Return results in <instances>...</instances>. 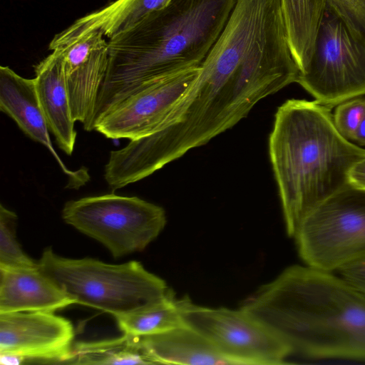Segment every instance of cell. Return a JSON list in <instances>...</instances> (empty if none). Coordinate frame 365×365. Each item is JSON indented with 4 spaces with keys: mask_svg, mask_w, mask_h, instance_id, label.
<instances>
[{
    "mask_svg": "<svg viewBox=\"0 0 365 365\" xmlns=\"http://www.w3.org/2000/svg\"><path fill=\"white\" fill-rule=\"evenodd\" d=\"M241 309L292 354L365 361V295L333 272L291 266Z\"/></svg>",
    "mask_w": 365,
    "mask_h": 365,
    "instance_id": "6da1fadb",
    "label": "cell"
},
{
    "mask_svg": "<svg viewBox=\"0 0 365 365\" xmlns=\"http://www.w3.org/2000/svg\"><path fill=\"white\" fill-rule=\"evenodd\" d=\"M235 0H171L110 38L108 64L93 125L110 108L153 81L201 65Z\"/></svg>",
    "mask_w": 365,
    "mask_h": 365,
    "instance_id": "7a4b0ae2",
    "label": "cell"
},
{
    "mask_svg": "<svg viewBox=\"0 0 365 365\" xmlns=\"http://www.w3.org/2000/svg\"><path fill=\"white\" fill-rule=\"evenodd\" d=\"M269 153L287 232L294 237L307 215L350 185L349 171L365 149L339 133L329 107L290 99L275 113Z\"/></svg>",
    "mask_w": 365,
    "mask_h": 365,
    "instance_id": "3957f363",
    "label": "cell"
},
{
    "mask_svg": "<svg viewBox=\"0 0 365 365\" xmlns=\"http://www.w3.org/2000/svg\"><path fill=\"white\" fill-rule=\"evenodd\" d=\"M38 263L76 304L113 316L155 303L173 293L163 279L135 260L112 264L88 257L66 258L48 247Z\"/></svg>",
    "mask_w": 365,
    "mask_h": 365,
    "instance_id": "277c9868",
    "label": "cell"
},
{
    "mask_svg": "<svg viewBox=\"0 0 365 365\" xmlns=\"http://www.w3.org/2000/svg\"><path fill=\"white\" fill-rule=\"evenodd\" d=\"M304 263L336 272L365 259V189L349 185L316 207L294 237Z\"/></svg>",
    "mask_w": 365,
    "mask_h": 365,
    "instance_id": "5b68a950",
    "label": "cell"
},
{
    "mask_svg": "<svg viewBox=\"0 0 365 365\" xmlns=\"http://www.w3.org/2000/svg\"><path fill=\"white\" fill-rule=\"evenodd\" d=\"M297 83L329 108L365 94V36L326 6L309 60Z\"/></svg>",
    "mask_w": 365,
    "mask_h": 365,
    "instance_id": "8992f818",
    "label": "cell"
},
{
    "mask_svg": "<svg viewBox=\"0 0 365 365\" xmlns=\"http://www.w3.org/2000/svg\"><path fill=\"white\" fill-rule=\"evenodd\" d=\"M62 218L103 245L115 258L143 250L166 223L160 206L114 193L68 201Z\"/></svg>",
    "mask_w": 365,
    "mask_h": 365,
    "instance_id": "52a82bcc",
    "label": "cell"
},
{
    "mask_svg": "<svg viewBox=\"0 0 365 365\" xmlns=\"http://www.w3.org/2000/svg\"><path fill=\"white\" fill-rule=\"evenodd\" d=\"M185 325L204 336L232 364H283L292 354L275 334L242 309L210 308L179 300Z\"/></svg>",
    "mask_w": 365,
    "mask_h": 365,
    "instance_id": "ba28073f",
    "label": "cell"
},
{
    "mask_svg": "<svg viewBox=\"0 0 365 365\" xmlns=\"http://www.w3.org/2000/svg\"><path fill=\"white\" fill-rule=\"evenodd\" d=\"M199 66L148 83L118 103L96 123L108 138H140L155 133L198 72Z\"/></svg>",
    "mask_w": 365,
    "mask_h": 365,
    "instance_id": "9c48e42d",
    "label": "cell"
},
{
    "mask_svg": "<svg viewBox=\"0 0 365 365\" xmlns=\"http://www.w3.org/2000/svg\"><path fill=\"white\" fill-rule=\"evenodd\" d=\"M74 336L71 322L52 312L0 313V354L68 363Z\"/></svg>",
    "mask_w": 365,
    "mask_h": 365,
    "instance_id": "30bf717a",
    "label": "cell"
},
{
    "mask_svg": "<svg viewBox=\"0 0 365 365\" xmlns=\"http://www.w3.org/2000/svg\"><path fill=\"white\" fill-rule=\"evenodd\" d=\"M103 36L99 31H92L58 48L63 54L64 78L73 117L88 131L94 130L97 99L108 64V46Z\"/></svg>",
    "mask_w": 365,
    "mask_h": 365,
    "instance_id": "8fae6325",
    "label": "cell"
},
{
    "mask_svg": "<svg viewBox=\"0 0 365 365\" xmlns=\"http://www.w3.org/2000/svg\"><path fill=\"white\" fill-rule=\"evenodd\" d=\"M0 109L30 138L45 146L68 178V187L78 188L89 180L86 169L69 170L53 147L40 105L35 79L26 78L8 66L0 67Z\"/></svg>",
    "mask_w": 365,
    "mask_h": 365,
    "instance_id": "7c38bea8",
    "label": "cell"
},
{
    "mask_svg": "<svg viewBox=\"0 0 365 365\" xmlns=\"http://www.w3.org/2000/svg\"><path fill=\"white\" fill-rule=\"evenodd\" d=\"M76 301L39 268L0 267V313L52 312Z\"/></svg>",
    "mask_w": 365,
    "mask_h": 365,
    "instance_id": "4fadbf2b",
    "label": "cell"
},
{
    "mask_svg": "<svg viewBox=\"0 0 365 365\" xmlns=\"http://www.w3.org/2000/svg\"><path fill=\"white\" fill-rule=\"evenodd\" d=\"M37 96L48 129L58 147L71 155L74 150L76 131L66 86L63 54L61 49L53 52L35 67Z\"/></svg>",
    "mask_w": 365,
    "mask_h": 365,
    "instance_id": "5bb4252c",
    "label": "cell"
},
{
    "mask_svg": "<svg viewBox=\"0 0 365 365\" xmlns=\"http://www.w3.org/2000/svg\"><path fill=\"white\" fill-rule=\"evenodd\" d=\"M132 337L151 364H232L186 325L161 334Z\"/></svg>",
    "mask_w": 365,
    "mask_h": 365,
    "instance_id": "9a60e30c",
    "label": "cell"
},
{
    "mask_svg": "<svg viewBox=\"0 0 365 365\" xmlns=\"http://www.w3.org/2000/svg\"><path fill=\"white\" fill-rule=\"evenodd\" d=\"M171 0H116L75 21L56 34L49 43L54 50L95 31L112 38L131 29L151 12L166 6Z\"/></svg>",
    "mask_w": 365,
    "mask_h": 365,
    "instance_id": "2e32d148",
    "label": "cell"
},
{
    "mask_svg": "<svg viewBox=\"0 0 365 365\" xmlns=\"http://www.w3.org/2000/svg\"><path fill=\"white\" fill-rule=\"evenodd\" d=\"M281 1L292 52L300 71L309 60L326 1Z\"/></svg>",
    "mask_w": 365,
    "mask_h": 365,
    "instance_id": "e0dca14e",
    "label": "cell"
},
{
    "mask_svg": "<svg viewBox=\"0 0 365 365\" xmlns=\"http://www.w3.org/2000/svg\"><path fill=\"white\" fill-rule=\"evenodd\" d=\"M113 317L121 332L130 336L161 334L185 325L173 292L155 303Z\"/></svg>",
    "mask_w": 365,
    "mask_h": 365,
    "instance_id": "ac0fdd59",
    "label": "cell"
},
{
    "mask_svg": "<svg viewBox=\"0 0 365 365\" xmlns=\"http://www.w3.org/2000/svg\"><path fill=\"white\" fill-rule=\"evenodd\" d=\"M68 364H151L144 356L134 339L122 336L73 344Z\"/></svg>",
    "mask_w": 365,
    "mask_h": 365,
    "instance_id": "d6986e66",
    "label": "cell"
},
{
    "mask_svg": "<svg viewBox=\"0 0 365 365\" xmlns=\"http://www.w3.org/2000/svg\"><path fill=\"white\" fill-rule=\"evenodd\" d=\"M17 215L0 205V267L34 268L38 262L21 249L16 237Z\"/></svg>",
    "mask_w": 365,
    "mask_h": 365,
    "instance_id": "ffe728a7",
    "label": "cell"
},
{
    "mask_svg": "<svg viewBox=\"0 0 365 365\" xmlns=\"http://www.w3.org/2000/svg\"><path fill=\"white\" fill-rule=\"evenodd\" d=\"M364 113L365 99L352 98L338 104L333 114L337 130L346 138L354 140Z\"/></svg>",
    "mask_w": 365,
    "mask_h": 365,
    "instance_id": "44dd1931",
    "label": "cell"
},
{
    "mask_svg": "<svg viewBox=\"0 0 365 365\" xmlns=\"http://www.w3.org/2000/svg\"><path fill=\"white\" fill-rule=\"evenodd\" d=\"M352 30L365 36V0H325Z\"/></svg>",
    "mask_w": 365,
    "mask_h": 365,
    "instance_id": "7402d4cb",
    "label": "cell"
},
{
    "mask_svg": "<svg viewBox=\"0 0 365 365\" xmlns=\"http://www.w3.org/2000/svg\"><path fill=\"white\" fill-rule=\"evenodd\" d=\"M340 275L365 295V259L346 266Z\"/></svg>",
    "mask_w": 365,
    "mask_h": 365,
    "instance_id": "603a6c76",
    "label": "cell"
},
{
    "mask_svg": "<svg viewBox=\"0 0 365 365\" xmlns=\"http://www.w3.org/2000/svg\"><path fill=\"white\" fill-rule=\"evenodd\" d=\"M349 184L365 189V157L356 162L349 173Z\"/></svg>",
    "mask_w": 365,
    "mask_h": 365,
    "instance_id": "cb8c5ba5",
    "label": "cell"
},
{
    "mask_svg": "<svg viewBox=\"0 0 365 365\" xmlns=\"http://www.w3.org/2000/svg\"><path fill=\"white\" fill-rule=\"evenodd\" d=\"M24 361V358L16 355L0 354V364L1 365H18Z\"/></svg>",
    "mask_w": 365,
    "mask_h": 365,
    "instance_id": "d4e9b609",
    "label": "cell"
},
{
    "mask_svg": "<svg viewBox=\"0 0 365 365\" xmlns=\"http://www.w3.org/2000/svg\"><path fill=\"white\" fill-rule=\"evenodd\" d=\"M354 140L361 145H365V113L356 130Z\"/></svg>",
    "mask_w": 365,
    "mask_h": 365,
    "instance_id": "484cf974",
    "label": "cell"
}]
</instances>
